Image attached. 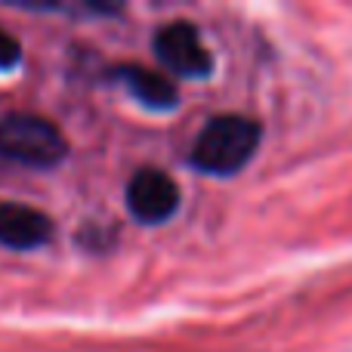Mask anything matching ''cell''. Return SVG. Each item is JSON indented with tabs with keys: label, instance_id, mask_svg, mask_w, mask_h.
<instances>
[{
	"label": "cell",
	"instance_id": "2",
	"mask_svg": "<svg viewBox=\"0 0 352 352\" xmlns=\"http://www.w3.org/2000/svg\"><path fill=\"white\" fill-rule=\"evenodd\" d=\"M68 155V142L53 121L31 111H10L0 118V158L25 167H56Z\"/></svg>",
	"mask_w": 352,
	"mask_h": 352
},
{
	"label": "cell",
	"instance_id": "3",
	"mask_svg": "<svg viewBox=\"0 0 352 352\" xmlns=\"http://www.w3.org/2000/svg\"><path fill=\"white\" fill-rule=\"evenodd\" d=\"M155 56L176 78L201 80L213 72V56L192 22H167L155 34Z\"/></svg>",
	"mask_w": 352,
	"mask_h": 352
},
{
	"label": "cell",
	"instance_id": "5",
	"mask_svg": "<svg viewBox=\"0 0 352 352\" xmlns=\"http://www.w3.org/2000/svg\"><path fill=\"white\" fill-rule=\"evenodd\" d=\"M53 235V223L47 213L31 204L0 198V244L10 250H34Z\"/></svg>",
	"mask_w": 352,
	"mask_h": 352
},
{
	"label": "cell",
	"instance_id": "6",
	"mask_svg": "<svg viewBox=\"0 0 352 352\" xmlns=\"http://www.w3.org/2000/svg\"><path fill=\"white\" fill-rule=\"evenodd\" d=\"M111 74H115V80H121V84L152 111H170L173 105L179 102V90H176V84L170 78H164V74L152 72V68L121 65Z\"/></svg>",
	"mask_w": 352,
	"mask_h": 352
},
{
	"label": "cell",
	"instance_id": "4",
	"mask_svg": "<svg viewBox=\"0 0 352 352\" xmlns=\"http://www.w3.org/2000/svg\"><path fill=\"white\" fill-rule=\"evenodd\" d=\"M127 210L146 226L164 223L179 210V186L170 173L142 167L127 182Z\"/></svg>",
	"mask_w": 352,
	"mask_h": 352
},
{
	"label": "cell",
	"instance_id": "1",
	"mask_svg": "<svg viewBox=\"0 0 352 352\" xmlns=\"http://www.w3.org/2000/svg\"><path fill=\"white\" fill-rule=\"evenodd\" d=\"M260 140V121L248 115H217L195 136L192 164L207 176H235L254 161Z\"/></svg>",
	"mask_w": 352,
	"mask_h": 352
},
{
	"label": "cell",
	"instance_id": "7",
	"mask_svg": "<svg viewBox=\"0 0 352 352\" xmlns=\"http://www.w3.org/2000/svg\"><path fill=\"white\" fill-rule=\"evenodd\" d=\"M19 62H22V43L6 28H0V72H12Z\"/></svg>",
	"mask_w": 352,
	"mask_h": 352
}]
</instances>
